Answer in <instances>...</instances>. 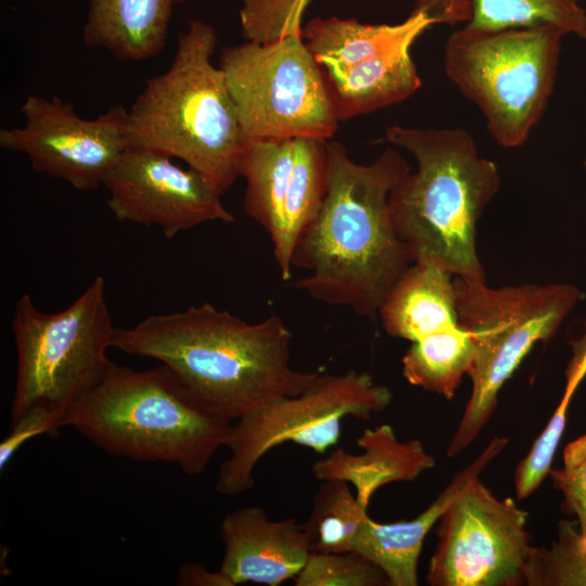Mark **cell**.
Returning <instances> with one entry per match:
<instances>
[{
  "instance_id": "obj_1",
  "label": "cell",
  "mask_w": 586,
  "mask_h": 586,
  "mask_svg": "<svg viewBox=\"0 0 586 586\" xmlns=\"http://www.w3.org/2000/svg\"><path fill=\"white\" fill-rule=\"evenodd\" d=\"M328 157L324 199L292 256V267L308 273L292 285L375 321L386 296L415 262L388 206L391 190L410 166L391 148L374 162L358 164L337 141L328 142Z\"/></svg>"
},
{
  "instance_id": "obj_2",
  "label": "cell",
  "mask_w": 586,
  "mask_h": 586,
  "mask_svg": "<svg viewBox=\"0 0 586 586\" xmlns=\"http://www.w3.org/2000/svg\"><path fill=\"white\" fill-rule=\"evenodd\" d=\"M292 339L276 315L250 323L203 303L115 328L113 347L157 360L202 407L233 422L264 403L302 393L319 374L291 366Z\"/></svg>"
},
{
  "instance_id": "obj_3",
  "label": "cell",
  "mask_w": 586,
  "mask_h": 586,
  "mask_svg": "<svg viewBox=\"0 0 586 586\" xmlns=\"http://www.w3.org/2000/svg\"><path fill=\"white\" fill-rule=\"evenodd\" d=\"M384 139L412 154L418 165L388 196L394 228L413 260L436 264L467 281L486 282L476 227L500 188L496 164L480 156L462 128L388 126Z\"/></svg>"
},
{
  "instance_id": "obj_4",
  "label": "cell",
  "mask_w": 586,
  "mask_h": 586,
  "mask_svg": "<svg viewBox=\"0 0 586 586\" xmlns=\"http://www.w3.org/2000/svg\"><path fill=\"white\" fill-rule=\"evenodd\" d=\"M215 29L193 20L169 67L151 77L128 110L131 148L179 158L221 193L239 177L247 146L224 71L212 63Z\"/></svg>"
},
{
  "instance_id": "obj_5",
  "label": "cell",
  "mask_w": 586,
  "mask_h": 586,
  "mask_svg": "<svg viewBox=\"0 0 586 586\" xmlns=\"http://www.w3.org/2000/svg\"><path fill=\"white\" fill-rule=\"evenodd\" d=\"M63 426L110 455L171 463L196 475L226 447L232 422L202 407L163 365L135 370L112 362Z\"/></svg>"
},
{
  "instance_id": "obj_6",
  "label": "cell",
  "mask_w": 586,
  "mask_h": 586,
  "mask_svg": "<svg viewBox=\"0 0 586 586\" xmlns=\"http://www.w3.org/2000/svg\"><path fill=\"white\" fill-rule=\"evenodd\" d=\"M563 36L549 24L499 29L466 25L447 39L445 73L480 109L499 145H523L543 117Z\"/></svg>"
},
{
  "instance_id": "obj_7",
  "label": "cell",
  "mask_w": 586,
  "mask_h": 586,
  "mask_svg": "<svg viewBox=\"0 0 586 586\" xmlns=\"http://www.w3.org/2000/svg\"><path fill=\"white\" fill-rule=\"evenodd\" d=\"M459 324L472 336L475 358L472 392L447 448L462 453L492 417L498 393L537 342L549 341L582 300L570 283L489 288L486 282L454 279Z\"/></svg>"
},
{
  "instance_id": "obj_8",
  "label": "cell",
  "mask_w": 586,
  "mask_h": 586,
  "mask_svg": "<svg viewBox=\"0 0 586 586\" xmlns=\"http://www.w3.org/2000/svg\"><path fill=\"white\" fill-rule=\"evenodd\" d=\"M12 329L17 374L11 422L33 408H46L64 419L113 362L106 352L113 347L115 327L102 276L68 307L53 314L39 310L29 294L22 295Z\"/></svg>"
},
{
  "instance_id": "obj_9",
  "label": "cell",
  "mask_w": 586,
  "mask_h": 586,
  "mask_svg": "<svg viewBox=\"0 0 586 586\" xmlns=\"http://www.w3.org/2000/svg\"><path fill=\"white\" fill-rule=\"evenodd\" d=\"M392 397L391 390L367 372H319L302 393L264 403L233 421L216 492L234 496L251 489L255 467L281 444L326 454L337 444L345 418L368 420L387 408Z\"/></svg>"
},
{
  "instance_id": "obj_10",
  "label": "cell",
  "mask_w": 586,
  "mask_h": 586,
  "mask_svg": "<svg viewBox=\"0 0 586 586\" xmlns=\"http://www.w3.org/2000/svg\"><path fill=\"white\" fill-rule=\"evenodd\" d=\"M247 143L330 139L336 118L322 72L303 34L226 47L219 59Z\"/></svg>"
},
{
  "instance_id": "obj_11",
  "label": "cell",
  "mask_w": 586,
  "mask_h": 586,
  "mask_svg": "<svg viewBox=\"0 0 586 586\" xmlns=\"http://www.w3.org/2000/svg\"><path fill=\"white\" fill-rule=\"evenodd\" d=\"M527 512L473 479L446 509L426 582L432 586H520L533 546Z\"/></svg>"
},
{
  "instance_id": "obj_12",
  "label": "cell",
  "mask_w": 586,
  "mask_h": 586,
  "mask_svg": "<svg viewBox=\"0 0 586 586\" xmlns=\"http://www.w3.org/2000/svg\"><path fill=\"white\" fill-rule=\"evenodd\" d=\"M239 176L246 182L244 211L268 233L281 278L289 280L295 245L328 189V140L298 137L250 142Z\"/></svg>"
},
{
  "instance_id": "obj_13",
  "label": "cell",
  "mask_w": 586,
  "mask_h": 586,
  "mask_svg": "<svg viewBox=\"0 0 586 586\" xmlns=\"http://www.w3.org/2000/svg\"><path fill=\"white\" fill-rule=\"evenodd\" d=\"M22 127L0 130V146L27 156L35 171L90 191L130 148L128 111L109 107L95 118L79 116L59 97L28 95Z\"/></svg>"
},
{
  "instance_id": "obj_14",
  "label": "cell",
  "mask_w": 586,
  "mask_h": 586,
  "mask_svg": "<svg viewBox=\"0 0 586 586\" xmlns=\"http://www.w3.org/2000/svg\"><path fill=\"white\" fill-rule=\"evenodd\" d=\"M171 160L130 146L103 180L114 217L158 227L167 239L208 221L233 222L224 193L198 170Z\"/></svg>"
},
{
  "instance_id": "obj_15",
  "label": "cell",
  "mask_w": 586,
  "mask_h": 586,
  "mask_svg": "<svg viewBox=\"0 0 586 586\" xmlns=\"http://www.w3.org/2000/svg\"><path fill=\"white\" fill-rule=\"evenodd\" d=\"M225 553L219 570L235 585L278 586L294 579L311 553L303 523L272 520L260 507H243L220 522Z\"/></svg>"
},
{
  "instance_id": "obj_16",
  "label": "cell",
  "mask_w": 586,
  "mask_h": 586,
  "mask_svg": "<svg viewBox=\"0 0 586 586\" xmlns=\"http://www.w3.org/2000/svg\"><path fill=\"white\" fill-rule=\"evenodd\" d=\"M470 0H417L409 16L395 25L364 24L355 18H313L304 41L323 71L342 69L416 39L434 24L471 20Z\"/></svg>"
},
{
  "instance_id": "obj_17",
  "label": "cell",
  "mask_w": 586,
  "mask_h": 586,
  "mask_svg": "<svg viewBox=\"0 0 586 586\" xmlns=\"http://www.w3.org/2000/svg\"><path fill=\"white\" fill-rule=\"evenodd\" d=\"M507 444V438L494 437L477 458L458 472L416 518L380 523L368 515L357 534L353 551L375 563L387 576L391 586H417L418 561L428 533L468 484L481 474Z\"/></svg>"
},
{
  "instance_id": "obj_18",
  "label": "cell",
  "mask_w": 586,
  "mask_h": 586,
  "mask_svg": "<svg viewBox=\"0 0 586 586\" xmlns=\"http://www.w3.org/2000/svg\"><path fill=\"white\" fill-rule=\"evenodd\" d=\"M360 454L333 448L311 468L317 480H342L355 488L357 501L368 509L374 493L393 482L412 481L435 467L419 440L399 441L390 424L366 429L357 438Z\"/></svg>"
},
{
  "instance_id": "obj_19",
  "label": "cell",
  "mask_w": 586,
  "mask_h": 586,
  "mask_svg": "<svg viewBox=\"0 0 586 586\" xmlns=\"http://www.w3.org/2000/svg\"><path fill=\"white\" fill-rule=\"evenodd\" d=\"M454 279L436 264L413 262L379 310L386 333L412 343L458 324Z\"/></svg>"
},
{
  "instance_id": "obj_20",
  "label": "cell",
  "mask_w": 586,
  "mask_h": 586,
  "mask_svg": "<svg viewBox=\"0 0 586 586\" xmlns=\"http://www.w3.org/2000/svg\"><path fill=\"white\" fill-rule=\"evenodd\" d=\"M176 0H89L84 43L120 61L156 56L166 44Z\"/></svg>"
},
{
  "instance_id": "obj_21",
  "label": "cell",
  "mask_w": 586,
  "mask_h": 586,
  "mask_svg": "<svg viewBox=\"0 0 586 586\" xmlns=\"http://www.w3.org/2000/svg\"><path fill=\"white\" fill-rule=\"evenodd\" d=\"M410 47L399 46L342 69L320 68L339 122L402 102L420 88Z\"/></svg>"
},
{
  "instance_id": "obj_22",
  "label": "cell",
  "mask_w": 586,
  "mask_h": 586,
  "mask_svg": "<svg viewBox=\"0 0 586 586\" xmlns=\"http://www.w3.org/2000/svg\"><path fill=\"white\" fill-rule=\"evenodd\" d=\"M474 358V341L458 323L412 342L402 359L403 375L411 385L451 399Z\"/></svg>"
},
{
  "instance_id": "obj_23",
  "label": "cell",
  "mask_w": 586,
  "mask_h": 586,
  "mask_svg": "<svg viewBox=\"0 0 586 586\" xmlns=\"http://www.w3.org/2000/svg\"><path fill=\"white\" fill-rule=\"evenodd\" d=\"M349 483L324 480L317 489L309 517L303 523L311 552L353 551L360 526L368 517Z\"/></svg>"
},
{
  "instance_id": "obj_24",
  "label": "cell",
  "mask_w": 586,
  "mask_h": 586,
  "mask_svg": "<svg viewBox=\"0 0 586 586\" xmlns=\"http://www.w3.org/2000/svg\"><path fill=\"white\" fill-rule=\"evenodd\" d=\"M467 25L499 29L549 24L586 41V10L581 0H470Z\"/></svg>"
},
{
  "instance_id": "obj_25",
  "label": "cell",
  "mask_w": 586,
  "mask_h": 586,
  "mask_svg": "<svg viewBox=\"0 0 586 586\" xmlns=\"http://www.w3.org/2000/svg\"><path fill=\"white\" fill-rule=\"evenodd\" d=\"M586 374V334L573 343V357L566 370V385L556 411L535 440L527 455L519 462L515 475V493L519 499L532 495L551 470L555 453L564 432L571 398Z\"/></svg>"
},
{
  "instance_id": "obj_26",
  "label": "cell",
  "mask_w": 586,
  "mask_h": 586,
  "mask_svg": "<svg viewBox=\"0 0 586 586\" xmlns=\"http://www.w3.org/2000/svg\"><path fill=\"white\" fill-rule=\"evenodd\" d=\"M530 586H586V551L577 521L562 520L549 548L534 547L525 573Z\"/></svg>"
},
{
  "instance_id": "obj_27",
  "label": "cell",
  "mask_w": 586,
  "mask_h": 586,
  "mask_svg": "<svg viewBox=\"0 0 586 586\" xmlns=\"http://www.w3.org/2000/svg\"><path fill=\"white\" fill-rule=\"evenodd\" d=\"M293 581L295 586L390 585L375 563L355 551L311 552Z\"/></svg>"
},
{
  "instance_id": "obj_28",
  "label": "cell",
  "mask_w": 586,
  "mask_h": 586,
  "mask_svg": "<svg viewBox=\"0 0 586 586\" xmlns=\"http://www.w3.org/2000/svg\"><path fill=\"white\" fill-rule=\"evenodd\" d=\"M309 3L310 0H242V34L247 41L258 43L303 34V14Z\"/></svg>"
},
{
  "instance_id": "obj_29",
  "label": "cell",
  "mask_w": 586,
  "mask_h": 586,
  "mask_svg": "<svg viewBox=\"0 0 586 586\" xmlns=\"http://www.w3.org/2000/svg\"><path fill=\"white\" fill-rule=\"evenodd\" d=\"M549 475L562 494L561 510L577 521L586 551V433L565 446L562 467L551 469Z\"/></svg>"
},
{
  "instance_id": "obj_30",
  "label": "cell",
  "mask_w": 586,
  "mask_h": 586,
  "mask_svg": "<svg viewBox=\"0 0 586 586\" xmlns=\"http://www.w3.org/2000/svg\"><path fill=\"white\" fill-rule=\"evenodd\" d=\"M62 417L46 408H33L11 422L9 435L0 443V470L28 440L53 434L62 428Z\"/></svg>"
},
{
  "instance_id": "obj_31",
  "label": "cell",
  "mask_w": 586,
  "mask_h": 586,
  "mask_svg": "<svg viewBox=\"0 0 586 586\" xmlns=\"http://www.w3.org/2000/svg\"><path fill=\"white\" fill-rule=\"evenodd\" d=\"M177 584L180 586H234L221 570L212 572L198 562H187L178 569Z\"/></svg>"
},
{
  "instance_id": "obj_32",
  "label": "cell",
  "mask_w": 586,
  "mask_h": 586,
  "mask_svg": "<svg viewBox=\"0 0 586 586\" xmlns=\"http://www.w3.org/2000/svg\"><path fill=\"white\" fill-rule=\"evenodd\" d=\"M186 0H176L177 3H182L184 2Z\"/></svg>"
}]
</instances>
